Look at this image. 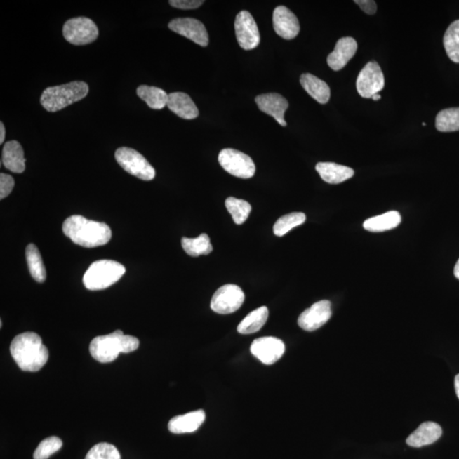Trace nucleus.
<instances>
[{
  "label": "nucleus",
  "mask_w": 459,
  "mask_h": 459,
  "mask_svg": "<svg viewBox=\"0 0 459 459\" xmlns=\"http://www.w3.org/2000/svg\"><path fill=\"white\" fill-rule=\"evenodd\" d=\"M168 28L200 46H208L209 39L206 27L199 20L190 18H176L168 23Z\"/></svg>",
  "instance_id": "12"
},
{
  "label": "nucleus",
  "mask_w": 459,
  "mask_h": 459,
  "mask_svg": "<svg viewBox=\"0 0 459 459\" xmlns=\"http://www.w3.org/2000/svg\"><path fill=\"white\" fill-rule=\"evenodd\" d=\"M373 100H378L381 99V95L380 94L374 95L372 98Z\"/></svg>",
  "instance_id": "41"
},
{
  "label": "nucleus",
  "mask_w": 459,
  "mask_h": 459,
  "mask_svg": "<svg viewBox=\"0 0 459 459\" xmlns=\"http://www.w3.org/2000/svg\"><path fill=\"white\" fill-rule=\"evenodd\" d=\"M235 33L241 49H255L260 42L259 28L255 19L247 11H241L235 20Z\"/></svg>",
  "instance_id": "11"
},
{
  "label": "nucleus",
  "mask_w": 459,
  "mask_h": 459,
  "mask_svg": "<svg viewBox=\"0 0 459 459\" xmlns=\"http://www.w3.org/2000/svg\"><path fill=\"white\" fill-rule=\"evenodd\" d=\"M168 3L177 9L193 10L202 6L204 1H201V0H171Z\"/></svg>",
  "instance_id": "36"
},
{
  "label": "nucleus",
  "mask_w": 459,
  "mask_h": 459,
  "mask_svg": "<svg viewBox=\"0 0 459 459\" xmlns=\"http://www.w3.org/2000/svg\"><path fill=\"white\" fill-rule=\"evenodd\" d=\"M316 170L321 178L329 184H340L352 178L355 172L352 168L335 163H318Z\"/></svg>",
  "instance_id": "22"
},
{
  "label": "nucleus",
  "mask_w": 459,
  "mask_h": 459,
  "mask_svg": "<svg viewBox=\"0 0 459 459\" xmlns=\"http://www.w3.org/2000/svg\"><path fill=\"white\" fill-rule=\"evenodd\" d=\"M63 36L67 42L74 46H86L98 38L99 30L91 19L75 18L64 24Z\"/></svg>",
  "instance_id": "8"
},
{
  "label": "nucleus",
  "mask_w": 459,
  "mask_h": 459,
  "mask_svg": "<svg viewBox=\"0 0 459 459\" xmlns=\"http://www.w3.org/2000/svg\"><path fill=\"white\" fill-rule=\"evenodd\" d=\"M442 429L434 422H425L406 439V444L412 448H422L433 444L441 438Z\"/></svg>",
  "instance_id": "19"
},
{
  "label": "nucleus",
  "mask_w": 459,
  "mask_h": 459,
  "mask_svg": "<svg viewBox=\"0 0 459 459\" xmlns=\"http://www.w3.org/2000/svg\"><path fill=\"white\" fill-rule=\"evenodd\" d=\"M6 138V128L5 126H4V124L1 122L0 123V144L4 143V140H5Z\"/></svg>",
  "instance_id": "38"
},
{
  "label": "nucleus",
  "mask_w": 459,
  "mask_h": 459,
  "mask_svg": "<svg viewBox=\"0 0 459 459\" xmlns=\"http://www.w3.org/2000/svg\"><path fill=\"white\" fill-rule=\"evenodd\" d=\"M140 341L116 330L107 335L95 337L90 345V352L96 361L107 364L117 359L120 353H130L138 349Z\"/></svg>",
  "instance_id": "3"
},
{
  "label": "nucleus",
  "mask_w": 459,
  "mask_h": 459,
  "mask_svg": "<svg viewBox=\"0 0 459 459\" xmlns=\"http://www.w3.org/2000/svg\"><path fill=\"white\" fill-rule=\"evenodd\" d=\"M300 84L304 90L320 104H327L330 99V88L324 80L311 74H304L300 76Z\"/></svg>",
  "instance_id": "23"
},
{
  "label": "nucleus",
  "mask_w": 459,
  "mask_h": 459,
  "mask_svg": "<svg viewBox=\"0 0 459 459\" xmlns=\"http://www.w3.org/2000/svg\"><path fill=\"white\" fill-rule=\"evenodd\" d=\"M64 234L75 244L84 248L103 246L110 241L112 231L107 224L90 220L81 215H72L64 221Z\"/></svg>",
  "instance_id": "2"
},
{
  "label": "nucleus",
  "mask_w": 459,
  "mask_h": 459,
  "mask_svg": "<svg viewBox=\"0 0 459 459\" xmlns=\"http://www.w3.org/2000/svg\"><path fill=\"white\" fill-rule=\"evenodd\" d=\"M244 300V293L239 286L227 284L217 290L213 295L211 307L216 313L227 315L239 310Z\"/></svg>",
  "instance_id": "9"
},
{
  "label": "nucleus",
  "mask_w": 459,
  "mask_h": 459,
  "mask_svg": "<svg viewBox=\"0 0 459 459\" xmlns=\"http://www.w3.org/2000/svg\"><path fill=\"white\" fill-rule=\"evenodd\" d=\"M272 21L274 30L284 39H293L300 34L299 20L287 7H277L273 12Z\"/></svg>",
  "instance_id": "15"
},
{
  "label": "nucleus",
  "mask_w": 459,
  "mask_h": 459,
  "mask_svg": "<svg viewBox=\"0 0 459 459\" xmlns=\"http://www.w3.org/2000/svg\"><path fill=\"white\" fill-rule=\"evenodd\" d=\"M206 414L204 410L193 411L184 415L173 418L168 422V428L171 433L185 434L195 432L204 424Z\"/></svg>",
  "instance_id": "18"
},
{
  "label": "nucleus",
  "mask_w": 459,
  "mask_h": 459,
  "mask_svg": "<svg viewBox=\"0 0 459 459\" xmlns=\"http://www.w3.org/2000/svg\"><path fill=\"white\" fill-rule=\"evenodd\" d=\"M306 216L304 213L295 212L281 216L277 220L273 227V232L277 237H284L292 229L299 227L305 222Z\"/></svg>",
  "instance_id": "31"
},
{
  "label": "nucleus",
  "mask_w": 459,
  "mask_h": 459,
  "mask_svg": "<svg viewBox=\"0 0 459 459\" xmlns=\"http://www.w3.org/2000/svg\"><path fill=\"white\" fill-rule=\"evenodd\" d=\"M385 87V76L376 62H370L362 68L357 80L358 94L369 99L378 94Z\"/></svg>",
  "instance_id": "10"
},
{
  "label": "nucleus",
  "mask_w": 459,
  "mask_h": 459,
  "mask_svg": "<svg viewBox=\"0 0 459 459\" xmlns=\"http://www.w3.org/2000/svg\"><path fill=\"white\" fill-rule=\"evenodd\" d=\"M436 128L440 132L459 131V107L448 108L439 112L436 119Z\"/></svg>",
  "instance_id": "30"
},
{
  "label": "nucleus",
  "mask_w": 459,
  "mask_h": 459,
  "mask_svg": "<svg viewBox=\"0 0 459 459\" xmlns=\"http://www.w3.org/2000/svg\"><path fill=\"white\" fill-rule=\"evenodd\" d=\"M26 259L31 276L38 283H44L46 280V270L39 248L34 244H30L27 247Z\"/></svg>",
  "instance_id": "27"
},
{
  "label": "nucleus",
  "mask_w": 459,
  "mask_h": 459,
  "mask_svg": "<svg viewBox=\"0 0 459 459\" xmlns=\"http://www.w3.org/2000/svg\"><path fill=\"white\" fill-rule=\"evenodd\" d=\"M25 162L21 144L17 140H11L5 144L2 152V163L7 170L21 174L25 171Z\"/></svg>",
  "instance_id": "21"
},
{
  "label": "nucleus",
  "mask_w": 459,
  "mask_h": 459,
  "mask_svg": "<svg viewBox=\"0 0 459 459\" xmlns=\"http://www.w3.org/2000/svg\"><path fill=\"white\" fill-rule=\"evenodd\" d=\"M117 162L124 171L142 180L155 178L156 171L147 159L134 149L120 147L115 152Z\"/></svg>",
  "instance_id": "6"
},
{
  "label": "nucleus",
  "mask_w": 459,
  "mask_h": 459,
  "mask_svg": "<svg viewBox=\"0 0 459 459\" xmlns=\"http://www.w3.org/2000/svg\"><path fill=\"white\" fill-rule=\"evenodd\" d=\"M251 352L265 365H272L284 356L285 345L275 337L259 338L253 342Z\"/></svg>",
  "instance_id": "14"
},
{
  "label": "nucleus",
  "mask_w": 459,
  "mask_h": 459,
  "mask_svg": "<svg viewBox=\"0 0 459 459\" xmlns=\"http://www.w3.org/2000/svg\"><path fill=\"white\" fill-rule=\"evenodd\" d=\"M269 310L267 306L255 310L241 321L237 332L241 334H251L260 331L267 324Z\"/></svg>",
  "instance_id": "25"
},
{
  "label": "nucleus",
  "mask_w": 459,
  "mask_h": 459,
  "mask_svg": "<svg viewBox=\"0 0 459 459\" xmlns=\"http://www.w3.org/2000/svg\"><path fill=\"white\" fill-rule=\"evenodd\" d=\"M11 354L19 368L26 372H38L49 359V350L41 337L34 332H26L14 338Z\"/></svg>",
  "instance_id": "1"
},
{
  "label": "nucleus",
  "mask_w": 459,
  "mask_h": 459,
  "mask_svg": "<svg viewBox=\"0 0 459 459\" xmlns=\"http://www.w3.org/2000/svg\"><path fill=\"white\" fill-rule=\"evenodd\" d=\"M443 44L448 58L453 62L459 63V20L451 24L446 29Z\"/></svg>",
  "instance_id": "29"
},
{
  "label": "nucleus",
  "mask_w": 459,
  "mask_h": 459,
  "mask_svg": "<svg viewBox=\"0 0 459 459\" xmlns=\"http://www.w3.org/2000/svg\"><path fill=\"white\" fill-rule=\"evenodd\" d=\"M63 445L62 441L58 437H51L40 442L34 453V459H48L51 455L58 452Z\"/></svg>",
  "instance_id": "33"
},
{
  "label": "nucleus",
  "mask_w": 459,
  "mask_h": 459,
  "mask_svg": "<svg viewBox=\"0 0 459 459\" xmlns=\"http://www.w3.org/2000/svg\"><path fill=\"white\" fill-rule=\"evenodd\" d=\"M401 222V216L399 212L389 211L365 220L364 227L368 232H382L397 227Z\"/></svg>",
  "instance_id": "24"
},
{
  "label": "nucleus",
  "mask_w": 459,
  "mask_h": 459,
  "mask_svg": "<svg viewBox=\"0 0 459 459\" xmlns=\"http://www.w3.org/2000/svg\"><path fill=\"white\" fill-rule=\"evenodd\" d=\"M181 245H182L185 252L192 257L208 255L213 251L211 239L205 233H203L197 239L183 237L182 240H181Z\"/></svg>",
  "instance_id": "28"
},
{
  "label": "nucleus",
  "mask_w": 459,
  "mask_h": 459,
  "mask_svg": "<svg viewBox=\"0 0 459 459\" xmlns=\"http://www.w3.org/2000/svg\"><path fill=\"white\" fill-rule=\"evenodd\" d=\"M167 107L180 118L192 120L199 115V111L193 100L183 92H174L168 94Z\"/></svg>",
  "instance_id": "20"
},
{
  "label": "nucleus",
  "mask_w": 459,
  "mask_h": 459,
  "mask_svg": "<svg viewBox=\"0 0 459 459\" xmlns=\"http://www.w3.org/2000/svg\"><path fill=\"white\" fill-rule=\"evenodd\" d=\"M88 86L86 82L74 81L49 87L43 91L40 103L48 112H55L86 98Z\"/></svg>",
  "instance_id": "4"
},
{
  "label": "nucleus",
  "mask_w": 459,
  "mask_h": 459,
  "mask_svg": "<svg viewBox=\"0 0 459 459\" xmlns=\"http://www.w3.org/2000/svg\"><path fill=\"white\" fill-rule=\"evenodd\" d=\"M218 159L221 167L233 176L249 179L255 174V164L251 157L235 149H224L220 152Z\"/></svg>",
  "instance_id": "7"
},
{
  "label": "nucleus",
  "mask_w": 459,
  "mask_h": 459,
  "mask_svg": "<svg viewBox=\"0 0 459 459\" xmlns=\"http://www.w3.org/2000/svg\"><path fill=\"white\" fill-rule=\"evenodd\" d=\"M255 102L260 111L273 117L281 126H287L284 114L288 108V102L283 95L277 93L260 95L255 98Z\"/></svg>",
  "instance_id": "16"
},
{
  "label": "nucleus",
  "mask_w": 459,
  "mask_h": 459,
  "mask_svg": "<svg viewBox=\"0 0 459 459\" xmlns=\"http://www.w3.org/2000/svg\"><path fill=\"white\" fill-rule=\"evenodd\" d=\"M84 459H121L119 450L109 443L102 442L93 446Z\"/></svg>",
  "instance_id": "34"
},
{
  "label": "nucleus",
  "mask_w": 459,
  "mask_h": 459,
  "mask_svg": "<svg viewBox=\"0 0 459 459\" xmlns=\"http://www.w3.org/2000/svg\"><path fill=\"white\" fill-rule=\"evenodd\" d=\"M137 95L152 109H163L168 104V95L158 87L140 86L137 88Z\"/></svg>",
  "instance_id": "26"
},
{
  "label": "nucleus",
  "mask_w": 459,
  "mask_h": 459,
  "mask_svg": "<svg viewBox=\"0 0 459 459\" xmlns=\"http://www.w3.org/2000/svg\"><path fill=\"white\" fill-rule=\"evenodd\" d=\"M15 186L13 177L7 174H0V199H6L11 194Z\"/></svg>",
  "instance_id": "35"
},
{
  "label": "nucleus",
  "mask_w": 459,
  "mask_h": 459,
  "mask_svg": "<svg viewBox=\"0 0 459 459\" xmlns=\"http://www.w3.org/2000/svg\"><path fill=\"white\" fill-rule=\"evenodd\" d=\"M225 207L231 213L235 224L241 225L245 222L251 215L252 207L247 201L237 199L236 197H228L225 200Z\"/></svg>",
  "instance_id": "32"
},
{
  "label": "nucleus",
  "mask_w": 459,
  "mask_h": 459,
  "mask_svg": "<svg viewBox=\"0 0 459 459\" xmlns=\"http://www.w3.org/2000/svg\"><path fill=\"white\" fill-rule=\"evenodd\" d=\"M454 275L459 280V260H458V262L454 267Z\"/></svg>",
  "instance_id": "40"
},
{
  "label": "nucleus",
  "mask_w": 459,
  "mask_h": 459,
  "mask_svg": "<svg viewBox=\"0 0 459 459\" xmlns=\"http://www.w3.org/2000/svg\"><path fill=\"white\" fill-rule=\"evenodd\" d=\"M357 51V43L353 38L345 37L338 40L333 51L328 56L329 67L333 71L343 69L355 55Z\"/></svg>",
  "instance_id": "17"
},
{
  "label": "nucleus",
  "mask_w": 459,
  "mask_h": 459,
  "mask_svg": "<svg viewBox=\"0 0 459 459\" xmlns=\"http://www.w3.org/2000/svg\"><path fill=\"white\" fill-rule=\"evenodd\" d=\"M355 3L366 14L374 15L377 12L376 2L373 1V0H356Z\"/></svg>",
  "instance_id": "37"
},
{
  "label": "nucleus",
  "mask_w": 459,
  "mask_h": 459,
  "mask_svg": "<svg viewBox=\"0 0 459 459\" xmlns=\"http://www.w3.org/2000/svg\"><path fill=\"white\" fill-rule=\"evenodd\" d=\"M331 317V302L321 300L300 314L298 324L305 331L313 332L323 327Z\"/></svg>",
  "instance_id": "13"
},
{
  "label": "nucleus",
  "mask_w": 459,
  "mask_h": 459,
  "mask_svg": "<svg viewBox=\"0 0 459 459\" xmlns=\"http://www.w3.org/2000/svg\"><path fill=\"white\" fill-rule=\"evenodd\" d=\"M455 390H456V394L459 399V374L456 377H455Z\"/></svg>",
  "instance_id": "39"
},
{
  "label": "nucleus",
  "mask_w": 459,
  "mask_h": 459,
  "mask_svg": "<svg viewBox=\"0 0 459 459\" xmlns=\"http://www.w3.org/2000/svg\"><path fill=\"white\" fill-rule=\"evenodd\" d=\"M126 272V267L117 261L109 260L95 261L84 274V284L86 288L93 291L107 288L116 284Z\"/></svg>",
  "instance_id": "5"
}]
</instances>
